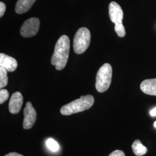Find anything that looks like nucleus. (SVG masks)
Segmentation results:
<instances>
[{
	"label": "nucleus",
	"instance_id": "1",
	"mask_svg": "<svg viewBox=\"0 0 156 156\" xmlns=\"http://www.w3.org/2000/svg\"><path fill=\"white\" fill-rule=\"evenodd\" d=\"M70 48V41L67 35H62L58 39L55 48L51 63L58 71L62 70L67 64Z\"/></svg>",
	"mask_w": 156,
	"mask_h": 156
},
{
	"label": "nucleus",
	"instance_id": "2",
	"mask_svg": "<svg viewBox=\"0 0 156 156\" xmlns=\"http://www.w3.org/2000/svg\"><path fill=\"white\" fill-rule=\"evenodd\" d=\"M94 103V98L91 95L81 96L80 98L64 105L61 108L60 112L62 115L69 116L89 109Z\"/></svg>",
	"mask_w": 156,
	"mask_h": 156
},
{
	"label": "nucleus",
	"instance_id": "3",
	"mask_svg": "<svg viewBox=\"0 0 156 156\" xmlns=\"http://www.w3.org/2000/svg\"><path fill=\"white\" fill-rule=\"evenodd\" d=\"M112 68L108 63L104 64L99 69L96 76L95 87L100 93L106 91L111 83Z\"/></svg>",
	"mask_w": 156,
	"mask_h": 156
},
{
	"label": "nucleus",
	"instance_id": "4",
	"mask_svg": "<svg viewBox=\"0 0 156 156\" xmlns=\"http://www.w3.org/2000/svg\"><path fill=\"white\" fill-rule=\"evenodd\" d=\"M109 14L112 22L115 23V30L119 37H124L126 35L125 28L123 26V11L116 2L112 1L109 5Z\"/></svg>",
	"mask_w": 156,
	"mask_h": 156
},
{
	"label": "nucleus",
	"instance_id": "5",
	"mask_svg": "<svg viewBox=\"0 0 156 156\" xmlns=\"http://www.w3.org/2000/svg\"><path fill=\"white\" fill-rule=\"evenodd\" d=\"M91 40L90 32L88 28H79L73 39V50L75 53L82 54L89 46Z\"/></svg>",
	"mask_w": 156,
	"mask_h": 156
},
{
	"label": "nucleus",
	"instance_id": "6",
	"mask_svg": "<svg viewBox=\"0 0 156 156\" xmlns=\"http://www.w3.org/2000/svg\"><path fill=\"white\" fill-rule=\"evenodd\" d=\"M39 20L37 17H31L23 24L20 28V34L25 38H30L35 35L39 30Z\"/></svg>",
	"mask_w": 156,
	"mask_h": 156
},
{
	"label": "nucleus",
	"instance_id": "7",
	"mask_svg": "<svg viewBox=\"0 0 156 156\" xmlns=\"http://www.w3.org/2000/svg\"><path fill=\"white\" fill-rule=\"evenodd\" d=\"M24 120L23 126L25 129L32 128L37 119V112L34 108L32 104L27 102L24 109Z\"/></svg>",
	"mask_w": 156,
	"mask_h": 156
},
{
	"label": "nucleus",
	"instance_id": "8",
	"mask_svg": "<svg viewBox=\"0 0 156 156\" xmlns=\"http://www.w3.org/2000/svg\"><path fill=\"white\" fill-rule=\"evenodd\" d=\"M23 103V97L22 94L17 91L12 95L11 100L9 102V111L12 114L18 113L22 106Z\"/></svg>",
	"mask_w": 156,
	"mask_h": 156
},
{
	"label": "nucleus",
	"instance_id": "9",
	"mask_svg": "<svg viewBox=\"0 0 156 156\" xmlns=\"http://www.w3.org/2000/svg\"><path fill=\"white\" fill-rule=\"evenodd\" d=\"M0 66L4 68L8 71L13 72L16 69L17 62L13 57L1 53L0 54Z\"/></svg>",
	"mask_w": 156,
	"mask_h": 156
},
{
	"label": "nucleus",
	"instance_id": "10",
	"mask_svg": "<svg viewBox=\"0 0 156 156\" xmlns=\"http://www.w3.org/2000/svg\"><path fill=\"white\" fill-rule=\"evenodd\" d=\"M140 87L145 94L156 96V79L144 80L140 84Z\"/></svg>",
	"mask_w": 156,
	"mask_h": 156
},
{
	"label": "nucleus",
	"instance_id": "11",
	"mask_svg": "<svg viewBox=\"0 0 156 156\" xmlns=\"http://www.w3.org/2000/svg\"><path fill=\"white\" fill-rule=\"evenodd\" d=\"M36 0H18L15 11L18 14H23L28 12Z\"/></svg>",
	"mask_w": 156,
	"mask_h": 156
},
{
	"label": "nucleus",
	"instance_id": "12",
	"mask_svg": "<svg viewBox=\"0 0 156 156\" xmlns=\"http://www.w3.org/2000/svg\"><path fill=\"white\" fill-rule=\"evenodd\" d=\"M132 149L134 154L136 156H142L147 152V149L139 140H135L132 145Z\"/></svg>",
	"mask_w": 156,
	"mask_h": 156
},
{
	"label": "nucleus",
	"instance_id": "13",
	"mask_svg": "<svg viewBox=\"0 0 156 156\" xmlns=\"http://www.w3.org/2000/svg\"><path fill=\"white\" fill-rule=\"evenodd\" d=\"M7 70L0 66V88L2 89L8 84V79L7 76Z\"/></svg>",
	"mask_w": 156,
	"mask_h": 156
},
{
	"label": "nucleus",
	"instance_id": "14",
	"mask_svg": "<svg viewBox=\"0 0 156 156\" xmlns=\"http://www.w3.org/2000/svg\"><path fill=\"white\" fill-rule=\"evenodd\" d=\"M46 144L48 149L53 152H56L59 149V145L56 140L52 138H49L46 140Z\"/></svg>",
	"mask_w": 156,
	"mask_h": 156
},
{
	"label": "nucleus",
	"instance_id": "15",
	"mask_svg": "<svg viewBox=\"0 0 156 156\" xmlns=\"http://www.w3.org/2000/svg\"><path fill=\"white\" fill-rule=\"evenodd\" d=\"M9 98V93L8 90L1 89L0 90V104H2Z\"/></svg>",
	"mask_w": 156,
	"mask_h": 156
},
{
	"label": "nucleus",
	"instance_id": "16",
	"mask_svg": "<svg viewBox=\"0 0 156 156\" xmlns=\"http://www.w3.org/2000/svg\"><path fill=\"white\" fill-rule=\"evenodd\" d=\"M109 156H126V155L123 151L116 150L112 151Z\"/></svg>",
	"mask_w": 156,
	"mask_h": 156
},
{
	"label": "nucleus",
	"instance_id": "17",
	"mask_svg": "<svg viewBox=\"0 0 156 156\" xmlns=\"http://www.w3.org/2000/svg\"><path fill=\"white\" fill-rule=\"evenodd\" d=\"M5 10V4L4 2H0V17H2L4 15Z\"/></svg>",
	"mask_w": 156,
	"mask_h": 156
},
{
	"label": "nucleus",
	"instance_id": "18",
	"mask_svg": "<svg viewBox=\"0 0 156 156\" xmlns=\"http://www.w3.org/2000/svg\"><path fill=\"white\" fill-rule=\"evenodd\" d=\"M5 156H23L20 154H19L17 153H15V152H12V153H9L8 154H7Z\"/></svg>",
	"mask_w": 156,
	"mask_h": 156
},
{
	"label": "nucleus",
	"instance_id": "19",
	"mask_svg": "<svg viewBox=\"0 0 156 156\" xmlns=\"http://www.w3.org/2000/svg\"><path fill=\"white\" fill-rule=\"evenodd\" d=\"M150 114L152 117H155L156 116V107L154 108H153L151 112H150Z\"/></svg>",
	"mask_w": 156,
	"mask_h": 156
},
{
	"label": "nucleus",
	"instance_id": "20",
	"mask_svg": "<svg viewBox=\"0 0 156 156\" xmlns=\"http://www.w3.org/2000/svg\"><path fill=\"white\" fill-rule=\"evenodd\" d=\"M154 127L155 128H156V121L154 122Z\"/></svg>",
	"mask_w": 156,
	"mask_h": 156
}]
</instances>
